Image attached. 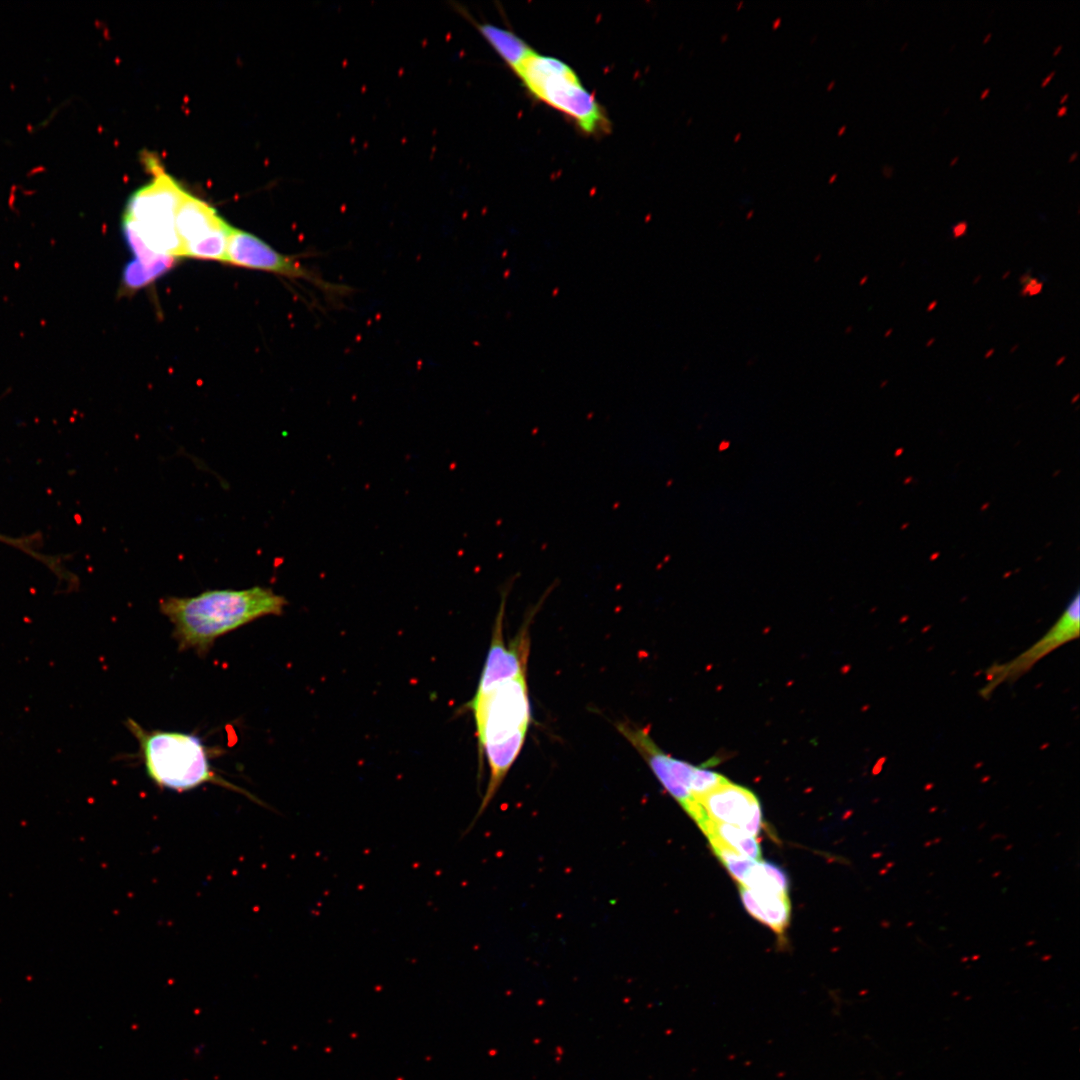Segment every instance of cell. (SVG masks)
Instances as JSON below:
<instances>
[{"mask_svg":"<svg viewBox=\"0 0 1080 1080\" xmlns=\"http://www.w3.org/2000/svg\"><path fill=\"white\" fill-rule=\"evenodd\" d=\"M995 353V348H989L984 352V359H990Z\"/></svg>","mask_w":1080,"mask_h":1080,"instance_id":"cell-24","label":"cell"},{"mask_svg":"<svg viewBox=\"0 0 1080 1080\" xmlns=\"http://www.w3.org/2000/svg\"><path fill=\"white\" fill-rule=\"evenodd\" d=\"M0 540H2V541H5V542H11V543H13V544H16V545H18V544H17V541H16V540H13V539H8V538H5V537H3V536H1V535H0Z\"/></svg>","mask_w":1080,"mask_h":1080,"instance_id":"cell-32","label":"cell"},{"mask_svg":"<svg viewBox=\"0 0 1080 1080\" xmlns=\"http://www.w3.org/2000/svg\"><path fill=\"white\" fill-rule=\"evenodd\" d=\"M1010 275H1011V270L1008 269L1001 275V279L1002 280H1007L1010 277Z\"/></svg>","mask_w":1080,"mask_h":1080,"instance_id":"cell-30","label":"cell"},{"mask_svg":"<svg viewBox=\"0 0 1080 1080\" xmlns=\"http://www.w3.org/2000/svg\"><path fill=\"white\" fill-rule=\"evenodd\" d=\"M892 333H893V328H888V329H887V330L885 331L884 337H885V338H888V337H890V336L892 335Z\"/></svg>","mask_w":1080,"mask_h":1080,"instance_id":"cell-35","label":"cell"},{"mask_svg":"<svg viewBox=\"0 0 1080 1080\" xmlns=\"http://www.w3.org/2000/svg\"><path fill=\"white\" fill-rule=\"evenodd\" d=\"M935 342H936V338L932 336V337L928 338V340L925 342V347L930 348L935 344Z\"/></svg>","mask_w":1080,"mask_h":1080,"instance_id":"cell-25","label":"cell"},{"mask_svg":"<svg viewBox=\"0 0 1080 1080\" xmlns=\"http://www.w3.org/2000/svg\"><path fill=\"white\" fill-rule=\"evenodd\" d=\"M937 306H938V300L935 299V300L930 301L928 303L927 307H926V312L929 313V312L934 311Z\"/></svg>","mask_w":1080,"mask_h":1080,"instance_id":"cell-21","label":"cell"},{"mask_svg":"<svg viewBox=\"0 0 1080 1080\" xmlns=\"http://www.w3.org/2000/svg\"><path fill=\"white\" fill-rule=\"evenodd\" d=\"M1019 349V343L1013 344L1009 349V354L1015 353Z\"/></svg>","mask_w":1080,"mask_h":1080,"instance_id":"cell-28","label":"cell"},{"mask_svg":"<svg viewBox=\"0 0 1080 1080\" xmlns=\"http://www.w3.org/2000/svg\"><path fill=\"white\" fill-rule=\"evenodd\" d=\"M982 280V275L978 274L973 278L972 284L977 285Z\"/></svg>","mask_w":1080,"mask_h":1080,"instance_id":"cell-31","label":"cell"},{"mask_svg":"<svg viewBox=\"0 0 1080 1080\" xmlns=\"http://www.w3.org/2000/svg\"><path fill=\"white\" fill-rule=\"evenodd\" d=\"M126 727L139 743L146 774L157 786L185 792L211 783L264 806L255 796L214 771L208 748L199 737L177 731L146 730L130 718Z\"/></svg>","mask_w":1080,"mask_h":1080,"instance_id":"cell-3","label":"cell"},{"mask_svg":"<svg viewBox=\"0 0 1080 1080\" xmlns=\"http://www.w3.org/2000/svg\"><path fill=\"white\" fill-rule=\"evenodd\" d=\"M699 827L710 843H719L742 856L752 860H760L761 850L756 837L748 834L740 827L717 823L708 819L704 820Z\"/></svg>","mask_w":1080,"mask_h":1080,"instance_id":"cell-13","label":"cell"},{"mask_svg":"<svg viewBox=\"0 0 1080 1080\" xmlns=\"http://www.w3.org/2000/svg\"><path fill=\"white\" fill-rule=\"evenodd\" d=\"M514 73L532 96L566 115L584 133L608 130L602 106L565 62L534 51Z\"/></svg>","mask_w":1080,"mask_h":1080,"instance_id":"cell-5","label":"cell"},{"mask_svg":"<svg viewBox=\"0 0 1080 1080\" xmlns=\"http://www.w3.org/2000/svg\"><path fill=\"white\" fill-rule=\"evenodd\" d=\"M739 892L745 909L752 917L778 934L784 932L791 915L788 897L752 892L742 885H739Z\"/></svg>","mask_w":1080,"mask_h":1080,"instance_id":"cell-12","label":"cell"},{"mask_svg":"<svg viewBox=\"0 0 1080 1080\" xmlns=\"http://www.w3.org/2000/svg\"><path fill=\"white\" fill-rule=\"evenodd\" d=\"M967 231H968V222L964 221V220L959 221L956 224H954L953 227H952V237H953V239L961 238V237H963V236H965L967 234Z\"/></svg>","mask_w":1080,"mask_h":1080,"instance_id":"cell-16","label":"cell"},{"mask_svg":"<svg viewBox=\"0 0 1080 1080\" xmlns=\"http://www.w3.org/2000/svg\"><path fill=\"white\" fill-rule=\"evenodd\" d=\"M1067 111H1068V107L1066 105H1062L1061 107H1059L1057 109L1056 115L1058 117L1064 116L1067 113Z\"/></svg>","mask_w":1080,"mask_h":1080,"instance_id":"cell-22","label":"cell"},{"mask_svg":"<svg viewBox=\"0 0 1080 1080\" xmlns=\"http://www.w3.org/2000/svg\"><path fill=\"white\" fill-rule=\"evenodd\" d=\"M617 730L649 765L663 788L695 819L700 813L697 800L727 781L711 770L696 767L664 752L649 731L630 722H618Z\"/></svg>","mask_w":1080,"mask_h":1080,"instance_id":"cell-6","label":"cell"},{"mask_svg":"<svg viewBox=\"0 0 1080 1080\" xmlns=\"http://www.w3.org/2000/svg\"><path fill=\"white\" fill-rule=\"evenodd\" d=\"M175 262L176 258L171 256H160L151 262L135 258L123 268L120 293L129 294L148 286L170 271Z\"/></svg>","mask_w":1080,"mask_h":1080,"instance_id":"cell-14","label":"cell"},{"mask_svg":"<svg viewBox=\"0 0 1080 1080\" xmlns=\"http://www.w3.org/2000/svg\"><path fill=\"white\" fill-rule=\"evenodd\" d=\"M992 36L993 34L991 32L987 33L986 36L983 38V43H987L992 38Z\"/></svg>","mask_w":1080,"mask_h":1080,"instance_id":"cell-34","label":"cell"},{"mask_svg":"<svg viewBox=\"0 0 1080 1080\" xmlns=\"http://www.w3.org/2000/svg\"><path fill=\"white\" fill-rule=\"evenodd\" d=\"M455 8L461 15L467 17L469 21L474 24L483 38L495 50L498 56L502 58L504 63L513 70V72L534 52L525 41L512 31L495 26L491 23H479L466 13L463 7L455 5Z\"/></svg>","mask_w":1080,"mask_h":1080,"instance_id":"cell-11","label":"cell"},{"mask_svg":"<svg viewBox=\"0 0 1080 1080\" xmlns=\"http://www.w3.org/2000/svg\"><path fill=\"white\" fill-rule=\"evenodd\" d=\"M1031 277H1032V275H1031L1030 272H1024L1019 276V279H1018L1019 283L1021 285H1024L1025 283H1027L1030 280Z\"/></svg>","mask_w":1080,"mask_h":1080,"instance_id":"cell-19","label":"cell"},{"mask_svg":"<svg viewBox=\"0 0 1080 1080\" xmlns=\"http://www.w3.org/2000/svg\"><path fill=\"white\" fill-rule=\"evenodd\" d=\"M225 263L270 272L291 280H304L333 303L353 292L351 287L330 282L302 265L297 256L282 254L253 234L233 227L228 237Z\"/></svg>","mask_w":1080,"mask_h":1080,"instance_id":"cell-7","label":"cell"},{"mask_svg":"<svg viewBox=\"0 0 1080 1080\" xmlns=\"http://www.w3.org/2000/svg\"><path fill=\"white\" fill-rule=\"evenodd\" d=\"M285 597L271 588L208 590L192 597L169 596L159 602L160 612L173 626L182 651L205 656L215 641L254 620L283 613Z\"/></svg>","mask_w":1080,"mask_h":1080,"instance_id":"cell-2","label":"cell"},{"mask_svg":"<svg viewBox=\"0 0 1080 1080\" xmlns=\"http://www.w3.org/2000/svg\"><path fill=\"white\" fill-rule=\"evenodd\" d=\"M907 45H908V42H905V43H904V44H903V45L901 46V49H900V50H901V51H903V50L905 49V47H906Z\"/></svg>","mask_w":1080,"mask_h":1080,"instance_id":"cell-37","label":"cell"},{"mask_svg":"<svg viewBox=\"0 0 1080 1080\" xmlns=\"http://www.w3.org/2000/svg\"><path fill=\"white\" fill-rule=\"evenodd\" d=\"M739 885L756 893L788 897V879L784 871L761 860H754Z\"/></svg>","mask_w":1080,"mask_h":1080,"instance_id":"cell-15","label":"cell"},{"mask_svg":"<svg viewBox=\"0 0 1080 1080\" xmlns=\"http://www.w3.org/2000/svg\"><path fill=\"white\" fill-rule=\"evenodd\" d=\"M1039 281L1040 280L1037 277H1031L1030 280L1027 283L1022 285V288H1021V290L1019 292L1020 297H1027L1028 292L1031 289V287L1033 285H1035Z\"/></svg>","mask_w":1080,"mask_h":1080,"instance_id":"cell-17","label":"cell"},{"mask_svg":"<svg viewBox=\"0 0 1080 1080\" xmlns=\"http://www.w3.org/2000/svg\"><path fill=\"white\" fill-rule=\"evenodd\" d=\"M144 160L153 179L128 199L122 227L131 230L155 254L182 257L175 219L186 191L153 156Z\"/></svg>","mask_w":1080,"mask_h":1080,"instance_id":"cell-4","label":"cell"},{"mask_svg":"<svg viewBox=\"0 0 1080 1080\" xmlns=\"http://www.w3.org/2000/svg\"><path fill=\"white\" fill-rule=\"evenodd\" d=\"M1079 632L1080 596L1077 591L1057 621L1039 640L1008 662L993 664L986 670V683L980 689L981 696L987 698L998 686L1017 680L1046 655L1077 639Z\"/></svg>","mask_w":1080,"mask_h":1080,"instance_id":"cell-8","label":"cell"},{"mask_svg":"<svg viewBox=\"0 0 1080 1080\" xmlns=\"http://www.w3.org/2000/svg\"><path fill=\"white\" fill-rule=\"evenodd\" d=\"M1062 48H1063L1062 44H1059L1058 46H1056L1054 48V50H1053V56H1057L1060 53V51L1062 50Z\"/></svg>","mask_w":1080,"mask_h":1080,"instance_id":"cell-27","label":"cell"},{"mask_svg":"<svg viewBox=\"0 0 1080 1080\" xmlns=\"http://www.w3.org/2000/svg\"><path fill=\"white\" fill-rule=\"evenodd\" d=\"M958 160H959V156H955V157H953V158L951 159V161H950L949 165H950V166H954V165H955V164L957 163V161H958Z\"/></svg>","mask_w":1080,"mask_h":1080,"instance_id":"cell-36","label":"cell"},{"mask_svg":"<svg viewBox=\"0 0 1080 1080\" xmlns=\"http://www.w3.org/2000/svg\"><path fill=\"white\" fill-rule=\"evenodd\" d=\"M465 707L472 712L479 753L486 757L489 768L488 785L474 824L493 800L525 742L530 723L527 672L505 678L480 677Z\"/></svg>","mask_w":1080,"mask_h":1080,"instance_id":"cell-1","label":"cell"},{"mask_svg":"<svg viewBox=\"0 0 1080 1080\" xmlns=\"http://www.w3.org/2000/svg\"><path fill=\"white\" fill-rule=\"evenodd\" d=\"M1055 74H1056V70H1052V71H1051V72H1050V73H1049V74H1048V75H1047V76H1046V77H1045V78H1044V79H1043V80L1041 81V84H1040V86H1041V87H1045V86H1046V85H1047V84H1048V83H1049V82L1051 81V79H1052V78H1053V77L1055 76Z\"/></svg>","mask_w":1080,"mask_h":1080,"instance_id":"cell-20","label":"cell"},{"mask_svg":"<svg viewBox=\"0 0 1080 1080\" xmlns=\"http://www.w3.org/2000/svg\"><path fill=\"white\" fill-rule=\"evenodd\" d=\"M989 93H990V88L989 87L985 88L980 94V99L986 98Z\"/></svg>","mask_w":1080,"mask_h":1080,"instance_id":"cell-26","label":"cell"},{"mask_svg":"<svg viewBox=\"0 0 1080 1080\" xmlns=\"http://www.w3.org/2000/svg\"><path fill=\"white\" fill-rule=\"evenodd\" d=\"M706 819L740 827L756 837L761 828V808L758 798L745 787L725 783L699 798Z\"/></svg>","mask_w":1080,"mask_h":1080,"instance_id":"cell-9","label":"cell"},{"mask_svg":"<svg viewBox=\"0 0 1080 1080\" xmlns=\"http://www.w3.org/2000/svg\"><path fill=\"white\" fill-rule=\"evenodd\" d=\"M1068 96H1069V93H1065V94H1063V95L1061 96V98H1060V101H1059V102H1060V104H1064V103H1065V101H1066V100L1068 99Z\"/></svg>","mask_w":1080,"mask_h":1080,"instance_id":"cell-33","label":"cell"},{"mask_svg":"<svg viewBox=\"0 0 1080 1080\" xmlns=\"http://www.w3.org/2000/svg\"><path fill=\"white\" fill-rule=\"evenodd\" d=\"M1066 359H1067L1066 355H1062V356L1058 357L1056 359V361H1055V367H1060L1061 365H1063L1064 362L1066 361Z\"/></svg>","mask_w":1080,"mask_h":1080,"instance_id":"cell-23","label":"cell"},{"mask_svg":"<svg viewBox=\"0 0 1080 1080\" xmlns=\"http://www.w3.org/2000/svg\"><path fill=\"white\" fill-rule=\"evenodd\" d=\"M176 232L181 250L197 243L229 224L215 208L186 192L176 213Z\"/></svg>","mask_w":1080,"mask_h":1080,"instance_id":"cell-10","label":"cell"},{"mask_svg":"<svg viewBox=\"0 0 1080 1080\" xmlns=\"http://www.w3.org/2000/svg\"><path fill=\"white\" fill-rule=\"evenodd\" d=\"M1077 157H1078V152H1077V151H1074V152H1072V153L1070 154V156H1069V159H1068V161H1069V162H1073V161H1075V160H1076V158H1077Z\"/></svg>","mask_w":1080,"mask_h":1080,"instance_id":"cell-29","label":"cell"},{"mask_svg":"<svg viewBox=\"0 0 1080 1080\" xmlns=\"http://www.w3.org/2000/svg\"><path fill=\"white\" fill-rule=\"evenodd\" d=\"M1043 288H1044V283L1042 281L1037 282L1035 285H1033L1031 287V289L1028 292L1027 297H1034V296L1040 295L1042 293V291H1043Z\"/></svg>","mask_w":1080,"mask_h":1080,"instance_id":"cell-18","label":"cell"}]
</instances>
